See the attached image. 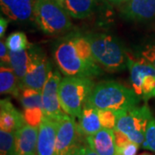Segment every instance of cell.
<instances>
[{"label": "cell", "instance_id": "5b68a950", "mask_svg": "<svg viewBox=\"0 0 155 155\" xmlns=\"http://www.w3.org/2000/svg\"><path fill=\"white\" fill-rule=\"evenodd\" d=\"M54 60L61 72L66 76L91 78L102 73L97 65L92 66L80 57L72 37L63 40L56 46Z\"/></svg>", "mask_w": 155, "mask_h": 155}, {"label": "cell", "instance_id": "83f0119b", "mask_svg": "<svg viewBox=\"0 0 155 155\" xmlns=\"http://www.w3.org/2000/svg\"><path fill=\"white\" fill-rule=\"evenodd\" d=\"M138 145L133 141H128L126 144L122 145V147L116 148L117 155H136L139 150Z\"/></svg>", "mask_w": 155, "mask_h": 155}, {"label": "cell", "instance_id": "e0dca14e", "mask_svg": "<svg viewBox=\"0 0 155 155\" xmlns=\"http://www.w3.org/2000/svg\"><path fill=\"white\" fill-rule=\"evenodd\" d=\"M78 125L79 132L85 139L87 136L98 132L101 128H103L100 122L98 110L92 106L85 104L81 116L78 118Z\"/></svg>", "mask_w": 155, "mask_h": 155}, {"label": "cell", "instance_id": "7a4b0ae2", "mask_svg": "<svg viewBox=\"0 0 155 155\" xmlns=\"http://www.w3.org/2000/svg\"><path fill=\"white\" fill-rule=\"evenodd\" d=\"M96 62L109 72L122 71L127 66V52L119 40L107 34L87 35Z\"/></svg>", "mask_w": 155, "mask_h": 155}, {"label": "cell", "instance_id": "7402d4cb", "mask_svg": "<svg viewBox=\"0 0 155 155\" xmlns=\"http://www.w3.org/2000/svg\"><path fill=\"white\" fill-rule=\"evenodd\" d=\"M23 109L40 107L43 109L41 91L31 88H24L21 91L19 96Z\"/></svg>", "mask_w": 155, "mask_h": 155}, {"label": "cell", "instance_id": "5bb4252c", "mask_svg": "<svg viewBox=\"0 0 155 155\" xmlns=\"http://www.w3.org/2000/svg\"><path fill=\"white\" fill-rule=\"evenodd\" d=\"M39 127L25 123L16 132L17 155H36Z\"/></svg>", "mask_w": 155, "mask_h": 155}, {"label": "cell", "instance_id": "f546056e", "mask_svg": "<svg viewBox=\"0 0 155 155\" xmlns=\"http://www.w3.org/2000/svg\"><path fill=\"white\" fill-rule=\"evenodd\" d=\"M141 57L148 61L155 68V46L148 45L141 51Z\"/></svg>", "mask_w": 155, "mask_h": 155}, {"label": "cell", "instance_id": "484cf974", "mask_svg": "<svg viewBox=\"0 0 155 155\" xmlns=\"http://www.w3.org/2000/svg\"><path fill=\"white\" fill-rule=\"evenodd\" d=\"M102 127L109 129H115L117 123V111L112 110H98Z\"/></svg>", "mask_w": 155, "mask_h": 155}, {"label": "cell", "instance_id": "52a82bcc", "mask_svg": "<svg viewBox=\"0 0 155 155\" xmlns=\"http://www.w3.org/2000/svg\"><path fill=\"white\" fill-rule=\"evenodd\" d=\"M127 66L134 91L140 99L155 97V68L143 57L134 59L127 53Z\"/></svg>", "mask_w": 155, "mask_h": 155}, {"label": "cell", "instance_id": "d6a6232c", "mask_svg": "<svg viewBox=\"0 0 155 155\" xmlns=\"http://www.w3.org/2000/svg\"><path fill=\"white\" fill-rule=\"evenodd\" d=\"M8 20L5 18V17H1L0 18V37L3 38L5 36L6 29H7V26H8Z\"/></svg>", "mask_w": 155, "mask_h": 155}, {"label": "cell", "instance_id": "9c48e42d", "mask_svg": "<svg viewBox=\"0 0 155 155\" xmlns=\"http://www.w3.org/2000/svg\"><path fill=\"white\" fill-rule=\"evenodd\" d=\"M82 137L75 118L69 115L62 117L58 122L55 155H73L82 144Z\"/></svg>", "mask_w": 155, "mask_h": 155}, {"label": "cell", "instance_id": "4316f807", "mask_svg": "<svg viewBox=\"0 0 155 155\" xmlns=\"http://www.w3.org/2000/svg\"><path fill=\"white\" fill-rule=\"evenodd\" d=\"M141 147L144 149H148L152 152L155 153V119L152 118V120L150 121L147 128V132H146V139L143 144L141 145Z\"/></svg>", "mask_w": 155, "mask_h": 155}, {"label": "cell", "instance_id": "836d02e7", "mask_svg": "<svg viewBox=\"0 0 155 155\" xmlns=\"http://www.w3.org/2000/svg\"><path fill=\"white\" fill-rule=\"evenodd\" d=\"M110 2L115 4V5H121V4H125L128 0H109Z\"/></svg>", "mask_w": 155, "mask_h": 155}, {"label": "cell", "instance_id": "f1b7e54d", "mask_svg": "<svg viewBox=\"0 0 155 155\" xmlns=\"http://www.w3.org/2000/svg\"><path fill=\"white\" fill-rule=\"evenodd\" d=\"M0 60H1V65L11 67L10 50L5 42H4L3 41H1L0 42Z\"/></svg>", "mask_w": 155, "mask_h": 155}, {"label": "cell", "instance_id": "ffe728a7", "mask_svg": "<svg viewBox=\"0 0 155 155\" xmlns=\"http://www.w3.org/2000/svg\"><path fill=\"white\" fill-rule=\"evenodd\" d=\"M10 60H11V67L13 69L19 82L22 84V79L25 77L28 70V61H29L28 50H23L20 52L10 51Z\"/></svg>", "mask_w": 155, "mask_h": 155}, {"label": "cell", "instance_id": "1f68e13d", "mask_svg": "<svg viewBox=\"0 0 155 155\" xmlns=\"http://www.w3.org/2000/svg\"><path fill=\"white\" fill-rule=\"evenodd\" d=\"M73 155H99L96 151L91 148L90 147L86 146L85 144H81L78 148L76 150V152L73 153Z\"/></svg>", "mask_w": 155, "mask_h": 155}, {"label": "cell", "instance_id": "2e32d148", "mask_svg": "<svg viewBox=\"0 0 155 155\" xmlns=\"http://www.w3.org/2000/svg\"><path fill=\"white\" fill-rule=\"evenodd\" d=\"M86 142L99 155H117L114 129L103 127L95 134L87 136Z\"/></svg>", "mask_w": 155, "mask_h": 155}, {"label": "cell", "instance_id": "8992f818", "mask_svg": "<svg viewBox=\"0 0 155 155\" xmlns=\"http://www.w3.org/2000/svg\"><path fill=\"white\" fill-rule=\"evenodd\" d=\"M117 114L116 129L125 134L131 141L141 146L146 139L147 125L153 118L148 106H134L127 110L117 111Z\"/></svg>", "mask_w": 155, "mask_h": 155}, {"label": "cell", "instance_id": "8fae6325", "mask_svg": "<svg viewBox=\"0 0 155 155\" xmlns=\"http://www.w3.org/2000/svg\"><path fill=\"white\" fill-rule=\"evenodd\" d=\"M57 120L44 116L39 126L36 155H55Z\"/></svg>", "mask_w": 155, "mask_h": 155}, {"label": "cell", "instance_id": "4fadbf2b", "mask_svg": "<svg viewBox=\"0 0 155 155\" xmlns=\"http://www.w3.org/2000/svg\"><path fill=\"white\" fill-rule=\"evenodd\" d=\"M33 0H0L1 11L15 22H25L34 16Z\"/></svg>", "mask_w": 155, "mask_h": 155}, {"label": "cell", "instance_id": "d6986e66", "mask_svg": "<svg viewBox=\"0 0 155 155\" xmlns=\"http://www.w3.org/2000/svg\"><path fill=\"white\" fill-rule=\"evenodd\" d=\"M22 91L21 84L11 67L1 65L0 68V92L19 97Z\"/></svg>", "mask_w": 155, "mask_h": 155}, {"label": "cell", "instance_id": "277c9868", "mask_svg": "<svg viewBox=\"0 0 155 155\" xmlns=\"http://www.w3.org/2000/svg\"><path fill=\"white\" fill-rule=\"evenodd\" d=\"M34 17L40 29L48 35H57L72 28L70 15L57 0H35Z\"/></svg>", "mask_w": 155, "mask_h": 155}, {"label": "cell", "instance_id": "44dd1931", "mask_svg": "<svg viewBox=\"0 0 155 155\" xmlns=\"http://www.w3.org/2000/svg\"><path fill=\"white\" fill-rule=\"evenodd\" d=\"M72 38L74 46H75V48L80 57L89 64H91L92 66H97V63L96 62L94 57H93L91 46L88 38L86 37V35L85 36L73 35L72 36Z\"/></svg>", "mask_w": 155, "mask_h": 155}, {"label": "cell", "instance_id": "30bf717a", "mask_svg": "<svg viewBox=\"0 0 155 155\" xmlns=\"http://www.w3.org/2000/svg\"><path fill=\"white\" fill-rule=\"evenodd\" d=\"M61 80V73L58 71H52L41 90L44 116L57 121L67 115L61 107L59 97Z\"/></svg>", "mask_w": 155, "mask_h": 155}, {"label": "cell", "instance_id": "cb8c5ba5", "mask_svg": "<svg viewBox=\"0 0 155 155\" xmlns=\"http://www.w3.org/2000/svg\"><path fill=\"white\" fill-rule=\"evenodd\" d=\"M0 155H17L16 132H0Z\"/></svg>", "mask_w": 155, "mask_h": 155}, {"label": "cell", "instance_id": "ac0fdd59", "mask_svg": "<svg viewBox=\"0 0 155 155\" xmlns=\"http://www.w3.org/2000/svg\"><path fill=\"white\" fill-rule=\"evenodd\" d=\"M65 8L70 17L84 19L94 11L97 0H57Z\"/></svg>", "mask_w": 155, "mask_h": 155}, {"label": "cell", "instance_id": "ba28073f", "mask_svg": "<svg viewBox=\"0 0 155 155\" xmlns=\"http://www.w3.org/2000/svg\"><path fill=\"white\" fill-rule=\"evenodd\" d=\"M29 61L28 70L22 81V90L31 88L41 91L52 72V66L44 53L37 47L30 45L28 48Z\"/></svg>", "mask_w": 155, "mask_h": 155}, {"label": "cell", "instance_id": "e575fe53", "mask_svg": "<svg viewBox=\"0 0 155 155\" xmlns=\"http://www.w3.org/2000/svg\"><path fill=\"white\" fill-rule=\"evenodd\" d=\"M139 155H153V154H152V153H147V152H144V153H140Z\"/></svg>", "mask_w": 155, "mask_h": 155}, {"label": "cell", "instance_id": "7c38bea8", "mask_svg": "<svg viewBox=\"0 0 155 155\" xmlns=\"http://www.w3.org/2000/svg\"><path fill=\"white\" fill-rule=\"evenodd\" d=\"M122 15L127 20L151 21L155 18V0H128L122 6Z\"/></svg>", "mask_w": 155, "mask_h": 155}, {"label": "cell", "instance_id": "6da1fadb", "mask_svg": "<svg viewBox=\"0 0 155 155\" xmlns=\"http://www.w3.org/2000/svg\"><path fill=\"white\" fill-rule=\"evenodd\" d=\"M140 101L134 90L116 81H104L95 84L86 104L97 110L123 111L137 106Z\"/></svg>", "mask_w": 155, "mask_h": 155}, {"label": "cell", "instance_id": "d4e9b609", "mask_svg": "<svg viewBox=\"0 0 155 155\" xmlns=\"http://www.w3.org/2000/svg\"><path fill=\"white\" fill-rule=\"evenodd\" d=\"M23 116L25 122L33 127H39L44 116L43 109L40 107H34L24 109Z\"/></svg>", "mask_w": 155, "mask_h": 155}, {"label": "cell", "instance_id": "603a6c76", "mask_svg": "<svg viewBox=\"0 0 155 155\" xmlns=\"http://www.w3.org/2000/svg\"><path fill=\"white\" fill-rule=\"evenodd\" d=\"M5 43L9 50L12 52H20L27 50L31 45L28 41L26 35L20 31L13 32L9 35V36L6 39Z\"/></svg>", "mask_w": 155, "mask_h": 155}, {"label": "cell", "instance_id": "4dcf8cb0", "mask_svg": "<svg viewBox=\"0 0 155 155\" xmlns=\"http://www.w3.org/2000/svg\"><path fill=\"white\" fill-rule=\"evenodd\" d=\"M114 135H115V141H116V148L122 147V145L126 144L127 142L130 141L129 138L127 137L125 134H123L121 132L120 130L115 128L114 129Z\"/></svg>", "mask_w": 155, "mask_h": 155}, {"label": "cell", "instance_id": "3957f363", "mask_svg": "<svg viewBox=\"0 0 155 155\" xmlns=\"http://www.w3.org/2000/svg\"><path fill=\"white\" fill-rule=\"evenodd\" d=\"M93 81L87 77L66 76L59 85L61 107L67 115L79 118L92 89Z\"/></svg>", "mask_w": 155, "mask_h": 155}, {"label": "cell", "instance_id": "9a60e30c", "mask_svg": "<svg viewBox=\"0 0 155 155\" xmlns=\"http://www.w3.org/2000/svg\"><path fill=\"white\" fill-rule=\"evenodd\" d=\"M23 114L17 110L9 99L0 102V127L6 132H17L25 124Z\"/></svg>", "mask_w": 155, "mask_h": 155}]
</instances>
